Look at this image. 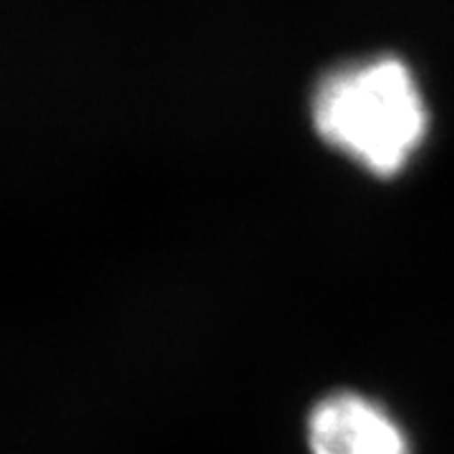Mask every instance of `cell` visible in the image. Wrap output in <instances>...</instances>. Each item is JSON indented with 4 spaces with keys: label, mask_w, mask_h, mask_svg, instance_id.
<instances>
[{
    "label": "cell",
    "mask_w": 454,
    "mask_h": 454,
    "mask_svg": "<svg viewBox=\"0 0 454 454\" xmlns=\"http://www.w3.org/2000/svg\"><path fill=\"white\" fill-rule=\"evenodd\" d=\"M318 139L379 179L402 175L429 134V109L411 68L369 56L328 68L310 94Z\"/></svg>",
    "instance_id": "obj_1"
},
{
    "label": "cell",
    "mask_w": 454,
    "mask_h": 454,
    "mask_svg": "<svg viewBox=\"0 0 454 454\" xmlns=\"http://www.w3.org/2000/svg\"><path fill=\"white\" fill-rule=\"evenodd\" d=\"M306 444L310 454H414L404 424L354 389L328 391L310 406Z\"/></svg>",
    "instance_id": "obj_2"
}]
</instances>
